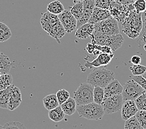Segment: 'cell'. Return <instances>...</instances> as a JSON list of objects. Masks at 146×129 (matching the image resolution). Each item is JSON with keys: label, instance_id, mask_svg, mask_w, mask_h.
Instances as JSON below:
<instances>
[{"label": "cell", "instance_id": "6da1fadb", "mask_svg": "<svg viewBox=\"0 0 146 129\" xmlns=\"http://www.w3.org/2000/svg\"><path fill=\"white\" fill-rule=\"evenodd\" d=\"M122 31L132 39H136L139 36L142 29V19L141 13H138L135 10L129 11L124 19L120 23Z\"/></svg>", "mask_w": 146, "mask_h": 129}, {"label": "cell", "instance_id": "7a4b0ae2", "mask_svg": "<svg viewBox=\"0 0 146 129\" xmlns=\"http://www.w3.org/2000/svg\"><path fill=\"white\" fill-rule=\"evenodd\" d=\"M115 79L113 71L106 68H96L89 73L86 81L93 86H100L103 88Z\"/></svg>", "mask_w": 146, "mask_h": 129}, {"label": "cell", "instance_id": "3957f363", "mask_svg": "<svg viewBox=\"0 0 146 129\" xmlns=\"http://www.w3.org/2000/svg\"><path fill=\"white\" fill-rule=\"evenodd\" d=\"M90 38L92 44L108 46L112 48L113 52L119 49L122 46L124 42V38L120 34L109 36V35L93 32L90 36Z\"/></svg>", "mask_w": 146, "mask_h": 129}, {"label": "cell", "instance_id": "277c9868", "mask_svg": "<svg viewBox=\"0 0 146 129\" xmlns=\"http://www.w3.org/2000/svg\"><path fill=\"white\" fill-rule=\"evenodd\" d=\"M76 111L80 117L92 120H101L105 114L102 104L94 102L85 105H77Z\"/></svg>", "mask_w": 146, "mask_h": 129}, {"label": "cell", "instance_id": "5b68a950", "mask_svg": "<svg viewBox=\"0 0 146 129\" xmlns=\"http://www.w3.org/2000/svg\"><path fill=\"white\" fill-rule=\"evenodd\" d=\"M94 86L88 83H83L74 93V99L77 105H85L94 102Z\"/></svg>", "mask_w": 146, "mask_h": 129}, {"label": "cell", "instance_id": "8992f818", "mask_svg": "<svg viewBox=\"0 0 146 129\" xmlns=\"http://www.w3.org/2000/svg\"><path fill=\"white\" fill-rule=\"evenodd\" d=\"M145 90L133 79L128 80L124 83L122 95L124 101L135 100L142 94Z\"/></svg>", "mask_w": 146, "mask_h": 129}, {"label": "cell", "instance_id": "52a82bcc", "mask_svg": "<svg viewBox=\"0 0 146 129\" xmlns=\"http://www.w3.org/2000/svg\"><path fill=\"white\" fill-rule=\"evenodd\" d=\"M94 26H95V30L93 32L109 35V36L120 34L118 22L113 17L97 22Z\"/></svg>", "mask_w": 146, "mask_h": 129}, {"label": "cell", "instance_id": "ba28073f", "mask_svg": "<svg viewBox=\"0 0 146 129\" xmlns=\"http://www.w3.org/2000/svg\"><path fill=\"white\" fill-rule=\"evenodd\" d=\"M124 102L121 95H114L105 97L104 99L102 106L106 114L115 113L121 110L123 104Z\"/></svg>", "mask_w": 146, "mask_h": 129}, {"label": "cell", "instance_id": "9c48e42d", "mask_svg": "<svg viewBox=\"0 0 146 129\" xmlns=\"http://www.w3.org/2000/svg\"><path fill=\"white\" fill-rule=\"evenodd\" d=\"M58 17L66 32L68 34L71 33L76 29L77 20L72 15L70 11L65 10L63 13L58 15Z\"/></svg>", "mask_w": 146, "mask_h": 129}, {"label": "cell", "instance_id": "30bf717a", "mask_svg": "<svg viewBox=\"0 0 146 129\" xmlns=\"http://www.w3.org/2000/svg\"><path fill=\"white\" fill-rule=\"evenodd\" d=\"M60 22L58 15H54L48 11L43 14L40 20L42 27L47 34L49 33L50 30Z\"/></svg>", "mask_w": 146, "mask_h": 129}, {"label": "cell", "instance_id": "8fae6325", "mask_svg": "<svg viewBox=\"0 0 146 129\" xmlns=\"http://www.w3.org/2000/svg\"><path fill=\"white\" fill-rule=\"evenodd\" d=\"M22 103V94L20 89L16 86L12 85L10 86L8 108L9 110H15Z\"/></svg>", "mask_w": 146, "mask_h": 129}, {"label": "cell", "instance_id": "7c38bea8", "mask_svg": "<svg viewBox=\"0 0 146 129\" xmlns=\"http://www.w3.org/2000/svg\"><path fill=\"white\" fill-rule=\"evenodd\" d=\"M83 15L80 19L77 21L76 29L82 26L83 24L88 22V21L91 17L93 9L95 7V0H83Z\"/></svg>", "mask_w": 146, "mask_h": 129}, {"label": "cell", "instance_id": "4fadbf2b", "mask_svg": "<svg viewBox=\"0 0 146 129\" xmlns=\"http://www.w3.org/2000/svg\"><path fill=\"white\" fill-rule=\"evenodd\" d=\"M114 57V54H108L105 53L100 54L95 60L92 62L85 60V66L88 68H92L93 67L98 68L101 66H106L108 65Z\"/></svg>", "mask_w": 146, "mask_h": 129}, {"label": "cell", "instance_id": "5bb4252c", "mask_svg": "<svg viewBox=\"0 0 146 129\" xmlns=\"http://www.w3.org/2000/svg\"><path fill=\"white\" fill-rule=\"evenodd\" d=\"M138 110L134 100L125 101L121 108V117L126 121L131 117L134 116Z\"/></svg>", "mask_w": 146, "mask_h": 129}, {"label": "cell", "instance_id": "9a60e30c", "mask_svg": "<svg viewBox=\"0 0 146 129\" xmlns=\"http://www.w3.org/2000/svg\"><path fill=\"white\" fill-rule=\"evenodd\" d=\"M111 17V15L110 14V10L103 9L95 7L92 15L88 21V22L95 25L97 22H99L100 21H102L103 20L108 19Z\"/></svg>", "mask_w": 146, "mask_h": 129}, {"label": "cell", "instance_id": "2e32d148", "mask_svg": "<svg viewBox=\"0 0 146 129\" xmlns=\"http://www.w3.org/2000/svg\"><path fill=\"white\" fill-rule=\"evenodd\" d=\"M123 90V86L118 81V80L114 79L110 84L108 85L105 88V98L107 97L121 95Z\"/></svg>", "mask_w": 146, "mask_h": 129}, {"label": "cell", "instance_id": "e0dca14e", "mask_svg": "<svg viewBox=\"0 0 146 129\" xmlns=\"http://www.w3.org/2000/svg\"><path fill=\"white\" fill-rule=\"evenodd\" d=\"M94 30H95L94 24L87 22L76 29L75 37L80 39H86L92 36Z\"/></svg>", "mask_w": 146, "mask_h": 129}, {"label": "cell", "instance_id": "ac0fdd59", "mask_svg": "<svg viewBox=\"0 0 146 129\" xmlns=\"http://www.w3.org/2000/svg\"><path fill=\"white\" fill-rule=\"evenodd\" d=\"M60 106H61L65 115L72 116L76 111V106H77V104H76L75 99L70 97L68 100L66 101L65 102L62 104Z\"/></svg>", "mask_w": 146, "mask_h": 129}, {"label": "cell", "instance_id": "d6986e66", "mask_svg": "<svg viewBox=\"0 0 146 129\" xmlns=\"http://www.w3.org/2000/svg\"><path fill=\"white\" fill-rule=\"evenodd\" d=\"M43 104L44 107L48 110L55 109L59 106V103L56 95L50 94L46 96L43 99Z\"/></svg>", "mask_w": 146, "mask_h": 129}, {"label": "cell", "instance_id": "ffe728a7", "mask_svg": "<svg viewBox=\"0 0 146 129\" xmlns=\"http://www.w3.org/2000/svg\"><path fill=\"white\" fill-rule=\"evenodd\" d=\"M13 66L9 58L3 52H0V71L3 74L8 73Z\"/></svg>", "mask_w": 146, "mask_h": 129}, {"label": "cell", "instance_id": "44dd1931", "mask_svg": "<svg viewBox=\"0 0 146 129\" xmlns=\"http://www.w3.org/2000/svg\"><path fill=\"white\" fill-rule=\"evenodd\" d=\"M65 115V114L60 106H57L54 109L48 110V118L55 122H59L62 121L64 118Z\"/></svg>", "mask_w": 146, "mask_h": 129}, {"label": "cell", "instance_id": "7402d4cb", "mask_svg": "<svg viewBox=\"0 0 146 129\" xmlns=\"http://www.w3.org/2000/svg\"><path fill=\"white\" fill-rule=\"evenodd\" d=\"M47 10L48 12L54 14V15H59L65 11V8L63 4L60 1L55 0V1L50 3L47 5Z\"/></svg>", "mask_w": 146, "mask_h": 129}, {"label": "cell", "instance_id": "603a6c76", "mask_svg": "<svg viewBox=\"0 0 146 129\" xmlns=\"http://www.w3.org/2000/svg\"><path fill=\"white\" fill-rule=\"evenodd\" d=\"M142 19V29L140 33L139 36L137 38V43L139 47H143V45L146 44V10L141 13Z\"/></svg>", "mask_w": 146, "mask_h": 129}, {"label": "cell", "instance_id": "cb8c5ba5", "mask_svg": "<svg viewBox=\"0 0 146 129\" xmlns=\"http://www.w3.org/2000/svg\"><path fill=\"white\" fill-rule=\"evenodd\" d=\"M12 36V32L9 27L0 22V43L9 40Z\"/></svg>", "mask_w": 146, "mask_h": 129}, {"label": "cell", "instance_id": "d4e9b609", "mask_svg": "<svg viewBox=\"0 0 146 129\" xmlns=\"http://www.w3.org/2000/svg\"><path fill=\"white\" fill-rule=\"evenodd\" d=\"M10 86L8 88L0 91V108L8 109L9 98Z\"/></svg>", "mask_w": 146, "mask_h": 129}, {"label": "cell", "instance_id": "484cf974", "mask_svg": "<svg viewBox=\"0 0 146 129\" xmlns=\"http://www.w3.org/2000/svg\"><path fill=\"white\" fill-rule=\"evenodd\" d=\"M70 11L76 20H79L83 15V3L82 2L74 3V5L70 8Z\"/></svg>", "mask_w": 146, "mask_h": 129}, {"label": "cell", "instance_id": "4316f807", "mask_svg": "<svg viewBox=\"0 0 146 129\" xmlns=\"http://www.w3.org/2000/svg\"><path fill=\"white\" fill-rule=\"evenodd\" d=\"M104 99H105V91H104V88L100 86H94V103L98 104H102Z\"/></svg>", "mask_w": 146, "mask_h": 129}, {"label": "cell", "instance_id": "83f0119b", "mask_svg": "<svg viewBox=\"0 0 146 129\" xmlns=\"http://www.w3.org/2000/svg\"><path fill=\"white\" fill-rule=\"evenodd\" d=\"M13 77L11 74H3L0 77V91L8 88L13 85Z\"/></svg>", "mask_w": 146, "mask_h": 129}, {"label": "cell", "instance_id": "f1b7e54d", "mask_svg": "<svg viewBox=\"0 0 146 129\" xmlns=\"http://www.w3.org/2000/svg\"><path fill=\"white\" fill-rule=\"evenodd\" d=\"M124 129H144L139 122L135 116H133L125 122Z\"/></svg>", "mask_w": 146, "mask_h": 129}, {"label": "cell", "instance_id": "f546056e", "mask_svg": "<svg viewBox=\"0 0 146 129\" xmlns=\"http://www.w3.org/2000/svg\"><path fill=\"white\" fill-rule=\"evenodd\" d=\"M139 110H146V91L134 100Z\"/></svg>", "mask_w": 146, "mask_h": 129}, {"label": "cell", "instance_id": "4dcf8cb0", "mask_svg": "<svg viewBox=\"0 0 146 129\" xmlns=\"http://www.w3.org/2000/svg\"><path fill=\"white\" fill-rule=\"evenodd\" d=\"M129 69L134 76H142L146 71V67L141 64L133 65Z\"/></svg>", "mask_w": 146, "mask_h": 129}, {"label": "cell", "instance_id": "1f68e13d", "mask_svg": "<svg viewBox=\"0 0 146 129\" xmlns=\"http://www.w3.org/2000/svg\"><path fill=\"white\" fill-rule=\"evenodd\" d=\"M56 96L60 105H61L62 104H63L66 101L68 100L69 97H70V93H69L68 91L65 89L58 90L56 93Z\"/></svg>", "mask_w": 146, "mask_h": 129}, {"label": "cell", "instance_id": "d6a6232c", "mask_svg": "<svg viewBox=\"0 0 146 129\" xmlns=\"http://www.w3.org/2000/svg\"><path fill=\"white\" fill-rule=\"evenodd\" d=\"M133 5L134 9L138 13H142L146 10L145 0H135Z\"/></svg>", "mask_w": 146, "mask_h": 129}, {"label": "cell", "instance_id": "836d02e7", "mask_svg": "<svg viewBox=\"0 0 146 129\" xmlns=\"http://www.w3.org/2000/svg\"><path fill=\"white\" fill-rule=\"evenodd\" d=\"M3 129H27L19 122H9L3 126Z\"/></svg>", "mask_w": 146, "mask_h": 129}, {"label": "cell", "instance_id": "e575fe53", "mask_svg": "<svg viewBox=\"0 0 146 129\" xmlns=\"http://www.w3.org/2000/svg\"><path fill=\"white\" fill-rule=\"evenodd\" d=\"M95 7L103 9H110L113 0H95Z\"/></svg>", "mask_w": 146, "mask_h": 129}, {"label": "cell", "instance_id": "d590c367", "mask_svg": "<svg viewBox=\"0 0 146 129\" xmlns=\"http://www.w3.org/2000/svg\"><path fill=\"white\" fill-rule=\"evenodd\" d=\"M135 116L141 126L144 129H146V110H138Z\"/></svg>", "mask_w": 146, "mask_h": 129}, {"label": "cell", "instance_id": "8d00e7d4", "mask_svg": "<svg viewBox=\"0 0 146 129\" xmlns=\"http://www.w3.org/2000/svg\"><path fill=\"white\" fill-rule=\"evenodd\" d=\"M95 45V48L97 50H99L102 53H105L108 54H113V51L112 48L108 46H105V45Z\"/></svg>", "mask_w": 146, "mask_h": 129}, {"label": "cell", "instance_id": "74e56055", "mask_svg": "<svg viewBox=\"0 0 146 129\" xmlns=\"http://www.w3.org/2000/svg\"><path fill=\"white\" fill-rule=\"evenodd\" d=\"M133 79L137 81L146 91V79L142 76H134Z\"/></svg>", "mask_w": 146, "mask_h": 129}, {"label": "cell", "instance_id": "f35d334b", "mask_svg": "<svg viewBox=\"0 0 146 129\" xmlns=\"http://www.w3.org/2000/svg\"><path fill=\"white\" fill-rule=\"evenodd\" d=\"M141 57L138 56V55H134L131 57V63L133 64V65H139V64H141Z\"/></svg>", "mask_w": 146, "mask_h": 129}, {"label": "cell", "instance_id": "ab89813d", "mask_svg": "<svg viewBox=\"0 0 146 129\" xmlns=\"http://www.w3.org/2000/svg\"><path fill=\"white\" fill-rule=\"evenodd\" d=\"M113 1L123 5H129L131 4H133L135 0H113Z\"/></svg>", "mask_w": 146, "mask_h": 129}, {"label": "cell", "instance_id": "60d3db41", "mask_svg": "<svg viewBox=\"0 0 146 129\" xmlns=\"http://www.w3.org/2000/svg\"><path fill=\"white\" fill-rule=\"evenodd\" d=\"M86 49L87 50V52L90 54H93V53L96 50L95 48V44L91 43H88L86 45Z\"/></svg>", "mask_w": 146, "mask_h": 129}, {"label": "cell", "instance_id": "b9f144b4", "mask_svg": "<svg viewBox=\"0 0 146 129\" xmlns=\"http://www.w3.org/2000/svg\"><path fill=\"white\" fill-rule=\"evenodd\" d=\"M83 1V0H74V2L76 3V2H82Z\"/></svg>", "mask_w": 146, "mask_h": 129}, {"label": "cell", "instance_id": "7bdbcfd3", "mask_svg": "<svg viewBox=\"0 0 146 129\" xmlns=\"http://www.w3.org/2000/svg\"><path fill=\"white\" fill-rule=\"evenodd\" d=\"M142 76H143V77L146 79V71L145 72V73H144V74L143 75H142Z\"/></svg>", "mask_w": 146, "mask_h": 129}, {"label": "cell", "instance_id": "ee69618b", "mask_svg": "<svg viewBox=\"0 0 146 129\" xmlns=\"http://www.w3.org/2000/svg\"><path fill=\"white\" fill-rule=\"evenodd\" d=\"M143 48H144V50L146 51V44H145L143 45Z\"/></svg>", "mask_w": 146, "mask_h": 129}, {"label": "cell", "instance_id": "f6af8a7d", "mask_svg": "<svg viewBox=\"0 0 146 129\" xmlns=\"http://www.w3.org/2000/svg\"><path fill=\"white\" fill-rule=\"evenodd\" d=\"M0 129H3V126H1V125H0Z\"/></svg>", "mask_w": 146, "mask_h": 129}, {"label": "cell", "instance_id": "bcb514c9", "mask_svg": "<svg viewBox=\"0 0 146 129\" xmlns=\"http://www.w3.org/2000/svg\"><path fill=\"white\" fill-rule=\"evenodd\" d=\"M1 75H2V73H1V71H0V77H1Z\"/></svg>", "mask_w": 146, "mask_h": 129}, {"label": "cell", "instance_id": "7dc6e473", "mask_svg": "<svg viewBox=\"0 0 146 129\" xmlns=\"http://www.w3.org/2000/svg\"><path fill=\"white\" fill-rule=\"evenodd\" d=\"M145 1H146V0H145Z\"/></svg>", "mask_w": 146, "mask_h": 129}]
</instances>
